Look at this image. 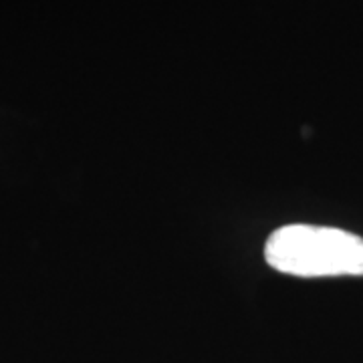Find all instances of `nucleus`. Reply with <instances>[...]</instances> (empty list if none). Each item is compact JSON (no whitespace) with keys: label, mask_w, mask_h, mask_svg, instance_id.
<instances>
[{"label":"nucleus","mask_w":363,"mask_h":363,"mask_svg":"<svg viewBox=\"0 0 363 363\" xmlns=\"http://www.w3.org/2000/svg\"><path fill=\"white\" fill-rule=\"evenodd\" d=\"M264 259L293 277H362L363 238L341 228L289 224L269 236Z\"/></svg>","instance_id":"nucleus-1"}]
</instances>
